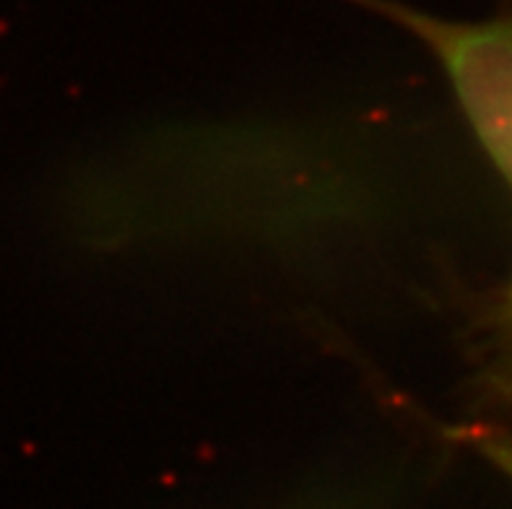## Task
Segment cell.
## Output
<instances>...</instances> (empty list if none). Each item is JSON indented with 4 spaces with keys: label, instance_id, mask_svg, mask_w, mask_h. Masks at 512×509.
<instances>
[{
    "label": "cell",
    "instance_id": "7a4b0ae2",
    "mask_svg": "<svg viewBox=\"0 0 512 509\" xmlns=\"http://www.w3.org/2000/svg\"><path fill=\"white\" fill-rule=\"evenodd\" d=\"M396 24L435 58L481 154L512 193V11L461 21L401 0H346Z\"/></svg>",
    "mask_w": 512,
    "mask_h": 509
},
{
    "label": "cell",
    "instance_id": "277c9868",
    "mask_svg": "<svg viewBox=\"0 0 512 509\" xmlns=\"http://www.w3.org/2000/svg\"><path fill=\"white\" fill-rule=\"evenodd\" d=\"M463 439H466L468 445H474L489 463L497 465L512 481V437L494 432H466Z\"/></svg>",
    "mask_w": 512,
    "mask_h": 509
},
{
    "label": "cell",
    "instance_id": "6da1fadb",
    "mask_svg": "<svg viewBox=\"0 0 512 509\" xmlns=\"http://www.w3.org/2000/svg\"><path fill=\"white\" fill-rule=\"evenodd\" d=\"M388 174L349 138L292 125L164 130L125 143L63 195L73 237L94 250L260 242L289 245L323 226L377 224Z\"/></svg>",
    "mask_w": 512,
    "mask_h": 509
},
{
    "label": "cell",
    "instance_id": "3957f363",
    "mask_svg": "<svg viewBox=\"0 0 512 509\" xmlns=\"http://www.w3.org/2000/svg\"><path fill=\"white\" fill-rule=\"evenodd\" d=\"M492 348H494V385L512 390V276L500 294L492 312Z\"/></svg>",
    "mask_w": 512,
    "mask_h": 509
}]
</instances>
